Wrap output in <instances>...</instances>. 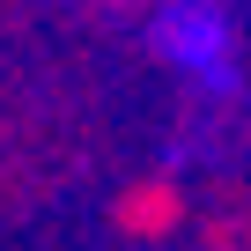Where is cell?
<instances>
[{
  "mask_svg": "<svg viewBox=\"0 0 251 251\" xmlns=\"http://www.w3.org/2000/svg\"><path fill=\"white\" fill-rule=\"evenodd\" d=\"M155 45H163V52H177L185 67H207V74H222V52H229L222 8H207V0H177V8L155 23Z\"/></svg>",
  "mask_w": 251,
  "mask_h": 251,
  "instance_id": "obj_2",
  "label": "cell"
},
{
  "mask_svg": "<svg viewBox=\"0 0 251 251\" xmlns=\"http://www.w3.org/2000/svg\"><path fill=\"white\" fill-rule=\"evenodd\" d=\"M177 222H185V192H177V177H133V185L111 200V229L133 236V244H163Z\"/></svg>",
  "mask_w": 251,
  "mask_h": 251,
  "instance_id": "obj_1",
  "label": "cell"
}]
</instances>
